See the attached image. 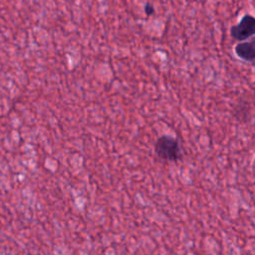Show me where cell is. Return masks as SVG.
I'll return each mask as SVG.
<instances>
[{
    "label": "cell",
    "mask_w": 255,
    "mask_h": 255,
    "mask_svg": "<svg viewBox=\"0 0 255 255\" xmlns=\"http://www.w3.org/2000/svg\"><path fill=\"white\" fill-rule=\"evenodd\" d=\"M154 149L157 156L164 160L176 161L180 157V146L177 139L168 135L160 136L155 142Z\"/></svg>",
    "instance_id": "1"
},
{
    "label": "cell",
    "mask_w": 255,
    "mask_h": 255,
    "mask_svg": "<svg viewBox=\"0 0 255 255\" xmlns=\"http://www.w3.org/2000/svg\"><path fill=\"white\" fill-rule=\"evenodd\" d=\"M255 34V18L246 14L242 17L240 22L236 25L231 26L230 35L234 40L244 41Z\"/></svg>",
    "instance_id": "2"
},
{
    "label": "cell",
    "mask_w": 255,
    "mask_h": 255,
    "mask_svg": "<svg viewBox=\"0 0 255 255\" xmlns=\"http://www.w3.org/2000/svg\"><path fill=\"white\" fill-rule=\"evenodd\" d=\"M235 54L238 58L246 62H254L255 60V41L238 43L234 48Z\"/></svg>",
    "instance_id": "3"
},
{
    "label": "cell",
    "mask_w": 255,
    "mask_h": 255,
    "mask_svg": "<svg viewBox=\"0 0 255 255\" xmlns=\"http://www.w3.org/2000/svg\"><path fill=\"white\" fill-rule=\"evenodd\" d=\"M144 13L146 16H151L154 14V7L151 3L146 2L144 5Z\"/></svg>",
    "instance_id": "4"
}]
</instances>
